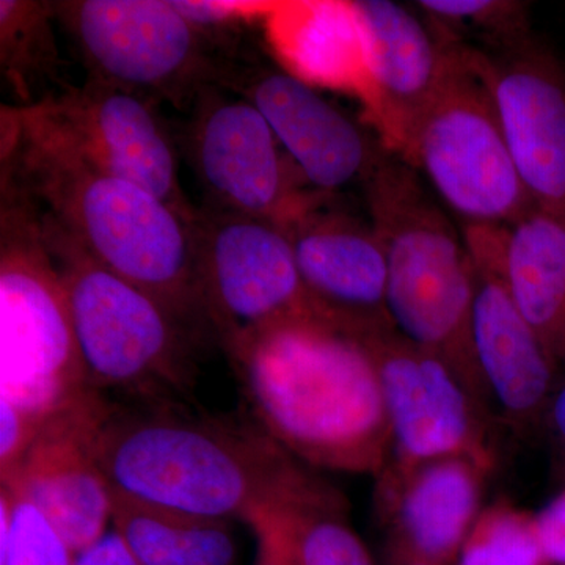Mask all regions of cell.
<instances>
[{
	"label": "cell",
	"mask_w": 565,
	"mask_h": 565,
	"mask_svg": "<svg viewBox=\"0 0 565 565\" xmlns=\"http://www.w3.org/2000/svg\"><path fill=\"white\" fill-rule=\"evenodd\" d=\"M93 392L35 212L2 192L0 401L43 426Z\"/></svg>",
	"instance_id": "cell-6"
},
{
	"label": "cell",
	"mask_w": 565,
	"mask_h": 565,
	"mask_svg": "<svg viewBox=\"0 0 565 565\" xmlns=\"http://www.w3.org/2000/svg\"><path fill=\"white\" fill-rule=\"evenodd\" d=\"M193 237L204 318L223 349L278 323L319 319L285 226L204 206Z\"/></svg>",
	"instance_id": "cell-10"
},
{
	"label": "cell",
	"mask_w": 565,
	"mask_h": 565,
	"mask_svg": "<svg viewBox=\"0 0 565 565\" xmlns=\"http://www.w3.org/2000/svg\"><path fill=\"white\" fill-rule=\"evenodd\" d=\"M539 542L550 565H565V489L534 514Z\"/></svg>",
	"instance_id": "cell-30"
},
{
	"label": "cell",
	"mask_w": 565,
	"mask_h": 565,
	"mask_svg": "<svg viewBox=\"0 0 565 565\" xmlns=\"http://www.w3.org/2000/svg\"><path fill=\"white\" fill-rule=\"evenodd\" d=\"M88 162L170 204L184 217L196 211L181 188L177 145L156 104L102 82L66 85L33 106Z\"/></svg>",
	"instance_id": "cell-14"
},
{
	"label": "cell",
	"mask_w": 565,
	"mask_h": 565,
	"mask_svg": "<svg viewBox=\"0 0 565 565\" xmlns=\"http://www.w3.org/2000/svg\"><path fill=\"white\" fill-rule=\"evenodd\" d=\"M459 565H550L534 514L505 503L481 511L460 550Z\"/></svg>",
	"instance_id": "cell-26"
},
{
	"label": "cell",
	"mask_w": 565,
	"mask_h": 565,
	"mask_svg": "<svg viewBox=\"0 0 565 565\" xmlns=\"http://www.w3.org/2000/svg\"><path fill=\"white\" fill-rule=\"evenodd\" d=\"M181 11L182 17L188 18L196 28L204 32L218 29L221 25L233 24L239 20L241 10L236 7L222 6L211 2H173Z\"/></svg>",
	"instance_id": "cell-31"
},
{
	"label": "cell",
	"mask_w": 565,
	"mask_h": 565,
	"mask_svg": "<svg viewBox=\"0 0 565 565\" xmlns=\"http://www.w3.org/2000/svg\"><path fill=\"white\" fill-rule=\"evenodd\" d=\"M74 565H140L122 544L120 535L110 530L102 541L76 557Z\"/></svg>",
	"instance_id": "cell-32"
},
{
	"label": "cell",
	"mask_w": 565,
	"mask_h": 565,
	"mask_svg": "<svg viewBox=\"0 0 565 565\" xmlns=\"http://www.w3.org/2000/svg\"><path fill=\"white\" fill-rule=\"evenodd\" d=\"M512 299L565 377V215L534 207L503 230Z\"/></svg>",
	"instance_id": "cell-20"
},
{
	"label": "cell",
	"mask_w": 565,
	"mask_h": 565,
	"mask_svg": "<svg viewBox=\"0 0 565 565\" xmlns=\"http://www.w3.org/2000/svg\"><path fill=\"white\" fill-rule=\"evenodd\" d=\"M41 424L0 401V479L7 481L39 437Z\"/></svg>",
	"instance_id": "cell-28"
},
{
	"label": "cell",
	"mask_w": 565,
	"mask_h": 565,
	"mask_svg": "<svg viewBox=\"0 0 565 565\" xmlns=\"http://www.w3.org/2000/svg\"><path fill=\"white\" fill-rule=\"evenodd\" d=\"M487 475L467 457L419 465L382 516L392 525V539L435 565L456 563L481 514Z\"/></svg>",
	"instance_id": "cell-19"
},
{
	"label": "cell",
	"mask_w": 565,
	"mask_h": 565,
	"mask_svg": "<svg viewBox=\"0 0 565 565\" xmlns=\"http://www.w3.org/2000/svg\"><path fill=\"white\" fill-rule=\"evenodd\" d=\"M185 152L215 210L288 228L326 200L305 182L255 104L223 87L196 96Z\"/></svg>",
	"instance_id": "cell-11"
},
{
	"label": "cell",
	"mask_w": 565,
	"mask_h": 565,
	"mask_svg": "<svg viewBox=\"0 0 565 565\" xmlns=\"http://www.w3.org/2000/svg\"><path fill=\"white\" fill-rule=\"evenodd\" d=\"M401 161L426 178L462 226H509L535 207L467 46Z\"/></svg>",
	"instance_id": "cell-8"
},
{
	"label": "cell",
	"mask_w": 565,
	"mask_h": 565,
	"mask_svg": "<svg viewBox=\"0 0 565 565\" xmlns=\"http://www.w3.org/2000/svg\"><path fill=\"white\" fill-rule=\"evenodd\" d=\"M363 185L384 245L393 329L440 356L490 414L492 399L471 345L475 269L463 234L396 156L382 154Z\"/></svg>",
	"instance_id": "cell-4"
},
{
	"label": "cell",
	"mask_w": 565,
	"mask_h": 565,
	"mask_svg": "<svg viewBox=\"0 0 565 565\" xmlns=\"http://www.w3.org/2000/svg\"><path fill=\"white\" fill-rule=\"evenodd\" d=\"M76 553L50 519L14 487H0V565H74Z\"/></svg>",
	"instance_id": "cell-25"
},
{
	"label": "cell",
	"mask_w": 565,
	"mask_h": 565,
	"mask_svg": "<svg viewBox=\"0 0 565 565\" xmlns=\"http://www.w3.org/2000/svg\"><path fill=\"white\" fill-rule=\"evenodd\" d=\"M54 13L87 79L147 102L184 109L204 88L225 87L233 70L169 0H65L54 2Z\"/></svg>",
	"instance_id": "cell-7"
},
{
	"label": "cell",
	"mask_w": 565,
	"mask_h": 565,
	"mask_svg": "<svg viewBox=\"0 0 565 565\" xmlns=\"http://www.w3.org/2000/svg\"><path fill=\"white\" fill-rule=\"evenodd\" d=\"M110 401L93 392L41 427L18 470L2 484L24 493L81 555L111 530L114 494L98 459Z\"/></svg>",
	"instance_id": "cell-16"
},
{
	"label": "cell",
	"mask_w": 565,
	"mask_h": 565,
	"mask_svg": "<svg viewBox=\"0 0 565 565\" xmlns=\"http://www.w3.org/2000/svg\"><path fill=\"white\" fill-rule=\"evenodd\" d=\"M225 88L255 104L305 182L323 196L364 184L381 159L360 125L288 70L233 68Z\"/></svg>",
	"instance_id": "cell-17"
},
{
	"label": "cell",
	"mask_w": 565,
	"mask_h": 565,
	"mask_svg": "<svg viewBox=\"0 0 565 565\" xmlns=\"http://www.w3.org/2000/svg\"><path fill=\"white\" fill-rule=\"evenodd\" d=\"M35 215L65 289L87 384L140 404L170 403L184 393L192 384L195 327Z\"/></svg>",
	"instance_id": "cell-5"
},
{
	"label": "cell",
	"mask_w": 565,
	"mask_h": 565,
	"mask_svg": "<svg viewBox=\"0 0 565 565\" xmlns=\"http://www.w3.org/2000/svg\"><path fill=\"white\" fill-rule=\"evenodd\" d=\"M504 226H462L475 269L470 334L492 403L516 429L541 423L561 374L519 310L503 273Z\"/></svg>",
	"instance_id": "cell-13"
},
{
	"label": "cell",
	"mask_w": 565,
	"mask_h": 565,
	"mask_svg": "<svg viewBox=\"0 0 565 565\" xmlns=\"http://www.w3.org/2000/svg\"><path fill=\"white\" fill-rule=\"evenodd\" d=\"M280 46L289 73L359 98L363 41L352 2L299 3L281 10Z\"/></svg>",
	"instance_id": "cell-21"
},
{
	"label": "cell",
	"mask_w": 565,
	"mask_h": 565,
	"mask_svg": "<svg viewBox=\"0 0 565 565\" xmlns=\"http://www.w3.org/2000/svg\"><path fill=\"white\" fill-rule=\"evenodd\" d=\"M552 419L556 434L559 435L565 448V377L557 385L555 394H553L552 403H550L548 414Z\"/></svg>",
	"instance_id": "cell-33"
},
{
	"label": "cell",
	"mask_w": 565,
	"mask_h": 565,
	"mask_svg": "<svg viewBox=\"0 0 565 565\" xmlns=\"http://www.w3.org/2000/svg\"><path fill=\"white\" fill-rule=\"evenodd\" d=\"M253 512L280 531L302 565H374L349 522L348 501L326 479L296 482Z\"/></svg>",
	"instance_id": "cell-23"
},
{
	"label": "cell",
	"mask_w": 565,
	"mask_h": 565,
	"mask_svg": "<svg viewBox=\"0 0 565 565\" xmlns=\"http://www.w3.org/2000/svg\"><path fill=\"white\" fill-rule=\"evenodd\" d=\"M255 537V561L253 565H302L291 544L259 512H252L244 519Z\"/></svg>",
	"instance_id": "cell-29"
},
{
	"label": "cell",
	"mask_w": 565,
	"mask_h": 565,
	"mask_svg": "<svg viewBox=\"0 0 565 565\" xmlns=\"http://www.w3.org/2000/svg\"><path fill=\"white\" fill-rule=\"evenodd\" d=\"M114 494L111 530L140 565H236L232 522L166 511Z\"/></svg>",
	"instance_id": "cell-22"
},
{
	"label": "cell",
	"mask_w": 565,
	"mask_h": 565,
	"mask_svg": "<svg viewBox=\"0 0 565 565\" xmlns=\"http://www.w3.org/2000/svg\"><path fill=\"white\" fill-rule=\"evenodd\" d=\"M54 2H0V68L14 107H33L65 88Z\"/></svg>",
	"instance_id": "cell-24"
},
{
	"label": "cell",
	"mask_w": 565,
	"mask_h": 565,
	"mask_svg": "<svg viewBox=\"0 0 565 565\" xmlns=\"http://www.w3.org/2000/svg\"><path fill=\"white\" fill-rule=\"evenodd\" d=\"M427 21L456 41L457 32L486 36L494 50L527 39L526 3L509 0H422L416 2Z\"/></svg>",
	"instance_id": "cell-27"
},
{
	"label": "cell",
	"mask_w": 565,
	"mask_h": 565,
	"mask_svg": "<svg viewBox=\"0 0 565 565\" xmlns=\"http://www.w3.org/2000/svg\"><path fill=\"white\" fill-rule=\"evenodd\" d=\"M386 565H435L424 557L415 555L411 550L405 548L403 544L394 541L390 542L388 557H386Z\"/></svg>",
	"instance_id": "cell-34"
},
{
	"label": "cell",
	"mask_w": 565,
	"mask_h": 565,
	"mask_svg": "<svg viewBox=\"0 0 565 565\" xmlns=\"http://www.w3.org/2000/svg\"><path fill=\"white\" fill-rule=\"evenodd\" d=\"M255 424L316 470L373 475L392 427L373 359L360 338L297 319L226 345Z\"/></svg>",
	"instance_id": "cell-2"
},
{
	"label": "cell",
	"mask_w": 565,
	"mask_h": 565,
	"mask_svg": "<svg viewBox=\"0 0 565 565\" xmlns=\"http://www.w3.org/2000/svg\"><path fill=\"white\" fill-rule=\"evenodd\" d=\"M286 451L258 426L182 414L170 403L111 404L98 459L111 493L136 503L241 520L262 505Z\"/></svg>",
	"instance_id": "cell-3"
},
{
	"label": "cell",
	"mask_w": 565,
	"mask_h": 565,
	"mask_svg": "<svg viewBox=\"0 0 565 565\" xmlns=\"http://www.w3.org/2000/svg\"><path fill=\"white\" fill-rule=\"evenodd\" d=\"M322 207L286 228L316 315L356 338L393 329L385 250L373 223Z\"/></svg>",
	"instance_id": "cell-18"
},
{
	"label": "cell",
	"mask_w": 565,
	"mask_h": 565,
	"mask_svg": "<svg viewBox=\"0 0 565 565\" xmlns=\"http://www.w3.org/2000/svg\"><path fill=\"white\" fill-rule=\"evenodd\" d=\"M2 192L192 327L204 318L193 221L88 162L35 107H2Z\"/></svg>",
	"instance_id": "cell-1"
},
{
	"label": "cell",
	"mask_w": 565,
	"mask_h": 565,
	"mask_svg": "<svg viewBox=\"0 0 565 565\" xmlns=\"http://www.w3.org/2000/svg\"><path fill=\"white\" fill-rule=\"evenodd\" d=\"M489 88L520 180L539 210L565 215V73L533 40L468 47Z\"/></svg>",
	"instance_id": "cell-15"
},
{
	"label": "cell",
	"mask_w": 565,
	"mask_h": 565,
	"mask_svg": "<svg viewBox=\"0 0 565 565\" xmlns=\"http://www.w3.org/2000/svg\"><path fill=\"white\" fill-rule=\"evenodd\" d=\"M363 41L359 102L386 152L403 158L463 46L392 0L352 2Z\"/></svg>",
	"instance_id": "cell-12"
},
{
	"label": "cell",
	"mask_w": 565,
	"mask_h": 565,
	"mask_svg": "<svg viewBox=\"0 0 565 565\" xmlns=\"http://www.w3.org/2000/svg\"><path fill=\"white\" fill-rule=\"evenodd\" d=\"M373 359L392 427V451L377 476L375 504L386 514L401 487L419 465L441 457H467L494 468L490 414L435 353L394 329L360 338Z\"/></svg>",
	"instance_id": "cell-9"
}]
</instances>
